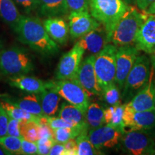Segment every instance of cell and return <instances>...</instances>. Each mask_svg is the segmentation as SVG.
Wrapping results in <instances>:
<instances>
[{
	"label": "cell",
	"instance_id": "1",
	"mask_svg": "<svg viewBox=\"0 0 155 155\" xmlns=\"http://www.w3.org/2000/svg\"><path fill=\"white\" fill-rule=\"evenodd\" d=\"M14 30L19 41L37 53L51 56L59 52L57 43L50 38L43 23L37 17L22 15Z\"/></svg>",
	"mask_w": 155,
	"mask_h": 155
},
{
	"label": "cell",
	"instance_id": "2",
	"mask_svg": "<svg viewBox=\"0 0 155 155\" xmlns=\"http://www.w3.org/2000/svg\"><path fill=\"white\" fill-rule=\"evenodd\" d=\"M146 19V15L129 6L114 28L110 37V42L117 48L131 45L134 43L137 32Z\"/></svg>",
	"mask_w": 155,
	"mask_h": 155
},
{
	"label": "cell",
	"instance_id": "3",
	"mask_svg": "<svg viewBox=\"0 0 155 155\" xmlns=\"http://www.w3.org/2000/svg\"><path fill=\"white\" fill-rule=\"evenodd\" d=\"M91 15L106 29L109 38L129 5L124 0H88Z\"/></svg>",
	"mask_w": 155,
	"mask_h": 155
},
{
	"label": "cell",
	"instance_id": "4",
	"mask_svg": "<svg viewBox=\"0 0 155 155\" xmlns=\"http://www.w3.org/2000/svg\"><path fill=\"white\" fill-rule=\"evenodd\" d=\"M34 69L32 56L25 48L13 46L0 53V73L9 78L27 75Z\"/></svg>",
	"mask_w": 155,
	"mask_h": 155
},
{
	"label": "cell",
	"instance_id": "5",
	"mask_svg": "<svg viewBox=\"0 0 155 155\" xmlns=\"http://www.w3.org/2000/svg\"><path fill=\"white\" fill-rule=\"evenodd\" d=\"M152 69V61L148 56L139 55L126 78L122 89L121 101L129 102L148 82Z\"/></svg>",
	"mask_w": 155,
	"mask_h": 155
},
{
	"label": "cell",
	"instance_id": "6",
	"mask_svg": "<svg viewBox=\"0 0 155 155\" xmlns=\"http://www.w3.org/2000/svg\"><path fill=\"white\" fill-rule=\"evenodd\" d=\"M117 47L108 43L96 55L94 69L97 81L103 90L106 86L115 83L116 55Z\"/></svg>",
	"mask_w": 155,
	"mask_h": 155
},
{
	"label": "cell",
	"instance_id": "7",
	"mask_svg": "<svg viewBox=\"0 0 155 155\" xmlns=\"http://www.w3.org/2000/svg\"><path fill=\"white\" fill-rule=\"evenodd\" d=\"M123 133L122 148L128 154H155V141L148 131L131 130Z\"/></svg>",
	"mask_w": 155,
	"mask_h": 155
},
{
	"label": "cell",
	"instance_id": "8",
	"mask_svg": "<svg viewBox=\"0 0 155 155\" xmlns=\"http://www.w3.org/2000/svg\"><path fill=\"white\" fill-rule=\"evenodd\" d=\"M53 88L61 98L86 113L89 106V96L79 83L73 80L53 81Z\"/></svg>",
	"mask_w": 155,
	"mask_h": 155
},
{
	"label": "cell",
	"instance_id": "9",
	"mask_svg": "<svg viewBox=\"0 0 155 155\" xmlns=\"http://www.w3.org/2000/svg\"><path fill=\"white\" fill-rule=\"evenodd\" d=\"M96 55H90L81 62L75 78V81L86 91L89 96H101L102 89L98 84L94 69Z\"/></svg>",
	"mask_w": 155,
	"mask_h": 155
},
{
	"label": "cell",
	"instance_id": "10",
	"mask_svg": "<svg viewBox=\"0 0 155 155\" xmlns=\"http://www.w3.org/2000/svg\"><path fill=\"white\" fill-rule=\"evenodd\" d=\"M139 51L135 46L125 45L117 48L116 55V80L115 83L122 91L128 74L132 68L139 56Z\"/></svg>",
	"mask_w": 155,
	"mask_h": 155
},
{
	"label": "cell",
	"instance_id": "11",
	"mask_svg": "<svg viewBox=\"0 0 155 155\" xmlns=\"http://www.w3.org/2000/svg\"><path fill=\"white\" fill-rule=\"evenodd\" d=\"M155 127V109L136 111L124 104L121 133L131 130L150 131Z\"/></svg>",
	"mask_w": 155,
	"mask_h": 155
},
{
	"label": "cell",
	"instance_id": "12",
	"mask_svg": "<svg viewBox=\"0 0 155 155\" xmlns=\"http://www.w3.org/2000/svg\"><path fill=\"white\" fill-rule=\"evenodd\" d=\"M84 50L78 44L62 56L55 72L57 80H72L75 76L82 62Z\"/></svg>",
	"mask_w": 155,
	"mask_h": 155
},
{
	"label": "cell",
	"instance_id": "13",
	"mask_svg": "<svg viewBox=\"0 0 155 155\" xmlns=\"http://www.w3.org/2000/svg\"><path fill=\"white\" fill-rule=\"evenodd\" d=\"M68 21L69 33L73 40L81 38L101 25L89 12H71Z\"/></svg>",
	"mask_w": 155,
	"mask_h": 155
},
{
	"label": "cell",
	"instance_id": "14",
	"mask_svg": "<svg viewBox=\"0 0 155 155\" xmlns=\"http://www.w3.org/2000/svg\"><path fill=\"white\" fill-rule=\"evenodd\" d=\"M121 131L117 128L106 125L91 129L88 137L97 150L113 148L119 144Z\"/></svg>",
	"mask_w": 155,
	"mask_h": 155
},
{
	"label": "cell",
	"instance_id": "15",
	"mask_svg": "<svg viewBox=\"0 0 155 155\" xmlns=\"http://www.w3.org/2000/svg\"><path fill=\"white\" fill-rule=\"evenodd\" d=\"M154 73L155 66L152 63V69L147 85L130 101L125 104L133 111H150L154 108Z\"/></svg>",
	"mask_w": 155,
	"mask_h": 155
},
{
	"label": "cell",
	"instance_id": "16",
	"mask_svg": "<svg viewBox=\"0 0 155 155\" xmlns=\"http://www.w3.org/2000/svg\"><path fill=\"white\" fill-rule=\"evenodd\" d=\"M109 42L106 29L101 24L98 28L79 39L76 44L81 46L89 55H96Z\"/></svg>",
	"mask_w": 155,
	"mask_h": 155
},
{
	"label": "cell",
	"instance_id": "17",
	"mask_svg": "<svg viewBox=\"0 0 155 155\" xmlns=\"http://www.w3.org/2000/svg\"><path fill=\"white\" fill-rule=\"evenodd\" d=\"M135 47L147 54L152 53L155 48V17L145 19L137 32L134 41Z\"/></svg>",
	"mask_w": 155,
	"mask_h": 155
},
{
	"label": "cell",
	"instance_id": "18",
	"mask_svg": "<svg viewBox=\"0 0 155 155\" xmlns=\"http://www.w3.org/2000/svg\"><path fill=\"white\" fill-rule=\"evenodd\" d=\"M9 84L22 91L39 94L45 89L53 87V81H44L38 78L23 75L9 78Z\"/></svg>",
	"mask_w": 155,
	"mask_h": 155
},
{
	"label": "cell",
	"instance_id": "19",
	"mask_svg": "<svg viewBox=\"0 0 155 155\" xmlns=\"http://www.w3.org/2000/svg\"><path fill=\"white\" fill-rule=\"evenodd\" d=\"M43 25L50 38L56 43L65 45L68 40L69 26L61 17H48Z\"/></svg>",
	"mask_w": 155,
	"mask_h": 155
},
{
	"label": "cell",
	"instance_id": "20",
	"mask_svg": "<svg viewBox=\"0 0 155 155\" xmlns=\"http://www.w3.org/2000/svg\"><path fill=\"white\" fill-rule=\"evenodd\" d=\"M38 10L41 16L61 17L69 12L66 0H38Z\"/></svg>",
	"mask_w": 155,
	"mask_h": 155
},
{
	"label": "cell",
	"instance_id": "21",
	"mask_svg": "<svg viewBox=\"0 0 155 155\" xmlns=\"http://www.w3.org/2000/svg\"><path fill=\"white\" fill-rule=\"evenodd\" d=\"M38 96L44 115L47 116L54 115L58 111L61 98L55 88L52 87L45 89Z\"/></svg>",
	"mask_w": 155,
	"mask_h": 155
},
{
	"label": "cell",
	"instance_id": "22",
	"mask_svg": "<svg viewBox=\"0 0 155 155\" xmlns=\"http://www.w3.org/2000/svg\"><path fill=\"white\" fill-rule=\"evenodd\" d=\"M5 100L15 104L25 111L36 116H44L40 105L39 96L37 94H30L20 98H5Z\"/></svg>",
	"mask_w": 155,
	"mask_h": 155
},
{
	"label": "cell",
	"instance_id": "23",
	"mask_svg": "<svg viewBox=\"0 0 155 155\" xmlns=\"http://www.w3.org/2000/svg\"><path fill=\"white\" fill-rule=\"evenodd\" d=\"M22 15L14 0H0V18L14 30Z\"/></svg>",
	"mask_w": 155,
	"mask_h": 155
},
{
	"label": "cell",
	"instance_id": "24",
	"mask_svg": "<svg viewBox=\"0 0 155 155\" xmlns=\"http://www.w3.org/2000/svg\"><path fill=\"white\" fill-rule=\"evenodd\" d=\"M58 115L59 117L63 118L77 126L88 127L86 119V113L69 103L64 102L62 104Z\"/></svg>",
	"mask_w": 155,
	"mask_h": 155
},
{
	"label": "cell",
	"instance_id": "25",
	"mask_svg": "<svg viewBox=\"0 0 155 155\" xmlns=\"http://www.w3.org/2000/svg\"><path fill=\"white\" fill-rule=\"evenodd\" d=\"M0 105L4 108V109L8 114L9 117L19 120L21 121H35L38 123L40 116L28 113L19 108V106L15 105L7 101L2 99V101H0Z\"/></svg>",
	"mask_w": 155,
	"mask_h": 155
},
{
	"label": "cell",
	"instance_id": "26",
	"mask_svg": "<svg viewBox=\"0 0 155 155\" xmlns=\"http://www.w3.org/2000/svg\"><path fill=\"white\" fill-rule=\"evenodd\" d=\"M104 111L101 106L96 103L89 104L86 112V119L91 129L102 127L105 124Z\"/></svg>",
	"mask_w": 155,
	"mask_h": 155
},
{
	"label": "cell",
	"instance_id": "27",
	"mask_svg": "<svg viewBox=\"0 0 155 155\" xmlns=\"http://www.w3.org/2000/svg\"><path fill=\"white\" fill-rule=\"evenodd\" d=\"M124 104L111 106L104 111V119L106 125L117 128L121 130L123 125V113Z\"/></svg>",
	"mask_w": 155,
	"mask_h": 155
},
{
	"label": "cell",
	"instance_id": "28",
	"mask_svg": "<svg viewBox=\"0 0 155 155\" xmlns=\"http://www.w3.org/2000/svg\"><path fill=\"white\" fill-rule=\"evenodd\" d=\"M88 127L59 128L53 130V139L55 142L64 144L71 139H74L81 132L88 131Z\"/></svg>",
	"mask_w": 155,
	"mask_h": 155
},
{
	"label": "cell",
	"instance_id": "29",
	"mask_svg": "<svg viewBox=\"0 0 155 155\" xmlns=\"http://www.w3.org/2000/svg\"><path fill=\"white\" fill-rule=\"evenodd\" d=\"M78 147L77 155L100 154V151L97 150L88 137V131L81 132L75 139Z\"/></svg>",
	"mask_w": 155,
	"mask_h": 155
},
{
	"label": "cell",
	"instance_id": "30",
	"mask_svg": "<svg viewBox=\"0 0 155 155\" xmlns=\"http://www.w3.org/2000/svg\"><path fill=\"white\" fill-rule=\"evenodd\" d=\"M22 139L14 136L6 135L0 137V144L11 154H22Z\"/></svg>",
	"mask_w": 155,
	"mask_h": 155
},
{
	"label": "cell",
	"instance_id": "31",
	"mask_svg": "<svg viewBox=\"0 0 155 155\" xmlns=\"http://www.w3.org/2000/svg\"><path fill=\"white\" fill-rule=\"evenodd\" d=\"M22 138L30 141L37 142L38 137V123L35 121H22L20 126Z\"/></svg>",
	"mask_w": 155,
	"mask_h": 155
},
{
	"label": "cell",
	"instance_id": "32",
	"mask_svg": "<svg viewBox=\"0 0 155 155\" xmlns=\"http://www.w3.org/2000/svg\"><path fill=\"white\" fill-rule=\"evenodd\" d=\"M102 96L104 99L110 106H116L121 104L120 90L116 83L106 86L102 90Z\"/></svg>",
	"mask_w": 155,
	"mask_h": 155
},
{
	"label": "cell",
	"instance_id": "33",
	"mask_svg": "<svg viewBox=\"0 0 155 155\" xmlns=\"http://www.w3.org/2000/svg\"><path fill=\"white\" fill-rule=\"evenodd\" d=\"M48 124L52 129H59V128H75V127H81L77 126L74 124L71 123L67 120L61 117H52L51 116H48Z\"/></svg>",
	"mask_w": 155,
	"mask_h": 155
},
{
	"label": "cell",
	"instance_id": "34",
	"mask_svg": "<svg viewBox=\"0 0 155 155\" xmlns=\"http://www.w3.org/2000/svg\"><path fill=\"white\" fill-rule=\"evenodd\" d=\"M70 12H89L88 0H66Z\"/></svg>",
	"mask_w": 155,
	"mask_h": 155
},
{
	"label": "cell",
	"instance_id": "35",
	"mask_svg": "<svg viewBox=\"0 0 155 155\" xmlns=\"http://www.w3.org/2000/svg\"><path fill=\"white\" fill-rule=\"evenodd\" d=\"M14 1L15 4L28 15L38 10V0H14Z\"/></svg>",
	"mask_w": 155,
	"mask_h": 155
},
{
	"label": "cell",
	"instance_id": "36",
	"mask_svg": "<svg viewBox=\"0 0 155 155\" xmlns=\"http://www.w3.org/2000/svg\"><path fill=\"white\" fill-rule=\"evenodd\" d=\"M55 141L53 139L50 138H40L37 141L38 144V154L47 155L49 154L50 150Z\"/></svg>",
	"mask_w": 155,
	"mask_h": 155
},
{
	"label": "cell",
	"instance_id": "37",
	"mask_svg": "<svg viewBox=\"0 0 155 155\" xmlns=\"http://www.w3.org/2000/svg\"><path fill=\"white\" fill-rule=\"evenodd\" d=\"M22 121L19 120L9 117L8 126H7V135L14 136L22 138L20 133V126Z\"/></svg>",
	"mask_w": 155,
	"mask_h": 155
},
{
	"label": "cell",
	"instance_id": "38",
	"mask_svg": "<svg viewBox=\"0 0 155 155\" xmlns=\"http://www.w3.org/2000/svg\"><path fill=\"white\" fill-rule=\"evenodd\" d=\"M22 154L33 155L38 154V144L37 142L30 141L22 139Z\"/></svg>",
	"mask_w": 155,
	"mask_h": 155
},
{
	"label": "cell",
	"instance_id": "39",
	"mask_svg": "<svg viewBox=\"0 0 155 155\" xmlns=\"http://www.w3.org/2000/svg\"><path fill=\"white\" fill-rule=\"evenodd\" d=\"M9 116L0 105V137L7 135V126H8Z\"/></svg>",
	"mask_w": 155,
	"mask_h": 155
},
{
	"label": "cell",
	"instance_id": "40",
	"mask_svg": "<svg viewBox=\"0 0 155 155\" xmlns=\"http://www.w3.org/2000/svg\"><path fill=\"white\" fill-rule=\"evenodd\" d=\"M38 137L39 139H53V130L48 124H38Z\"/></svg>",
	"mask_w": 155,
	"mask_h": 155
},
{
	"label": "cell",
	"instance_id": "41",
	"mask_svg": "<svg viewBox=\"0 0 155 155\" xmlns=\"http://www.w3.org/2000/svg\"><path fill=\"white\" fill-rule=\"evenodd\" d=\"M63 144L66 150V155H77L78 147L75 138L69 139Z\"/></svg>",
	"mask_w": 155,
	"mask_h": 155
},
{
	"label": "cell",
	"instance_id": "42",
	"mask_svg": "<svg viewBox=\"0 0 155 155\" xmlns=\"http://www.w3.org/2000/svg\"><path fill=\"white\" fill-rule=\"evenodd\" d=\"M50 155H66V150L63 144L55 142L50 149Z\"/></svg>",
	"mask_w": 155,
	"mask_h": 155
},
{
	"label": "cell",
	"instance_id": "43",
	"mask_svg": "<svg viewBox=\"0 0 155 155\" xmlns=\"http://www.w3.org/2000/svg\"><path fill=\"white\" fill-rule=\"evenodd\" d=\"M136 5L141 10H146L150 6L155 2V0H134Z\"/></svg>",
	"mask_w": 155,
	"mask_h": 155
},
{
	"label": "cell",
	"instance_id": "44",
	"mask_svg": "<svg viewBox=\"0 0 155 155\" xmlns=\"http://www.w3.org/2000/svg\"><path fill=\"white\" fill-rule=\"evenodd\" d=\"M145 11H146L147 14L155 15V2L153 4H152Z\"/></svg>",
	"mask_w": 155,
	"mask_h": 155
},
{
	"label": "cell",
	"instance_id": "45",
	"mask_svg": "<svg viewBox=\"0 0 155 155\" xmlns=\"http://www.w3.org/2000/svg\"><path fill=\"white\" fill-rule=\"evenodd\" d=\"M10 152H9L7 150L0 144V155H10Z\"/></svg>",
	"mask_w": 155,
	"mask_h": 155
},
{
	"label": "cell",
	"instance_id": "46",
	"mask_svg": "<svg viewBox=\"0 0 155 155\" xmlns=\"http://www.w3.org/2000/svg\"><path fill=\"white\" fill-rule=\"evenodd\" d=\"M150 55H151V61H152V63L153 65L155 66V48L153 50V51L152 52V53H151Z\"/></svg>",
	"mask_w": 155,
	"mask_h": 155
},
{
	"label": "cell",
	"instance_id": "47",
	"mask_svg": "<svg viewBox=\"0 0 155 155\" xmlns=\"http://www.w3.org/2000/svg\"><path fill=\"white\" fill-rule=\"evenodd\" d=\"M4 49V44L2 41L1 40H0V53L2 52V50Z\"/></svg>",
	"mask_w": 155,
	"mask_h": 155
},
{
	"label": "cell",
	"instance_id": "48",
	"mask_svg": "<svg viewBox=\"0 0 155 155\" xmlns=\"http://www.w3.org/2000/svg\"><path fill=\"white\" fill-rule=\"evenodd\" d=\"M124 1L127 4V5H129V4H131V3H132L134 1V0H124Z\"/></svg>",
	"mask_w": 155,
	"mask_h": 155
},
{
	"label": "cell",
	"instance_id": "49",
	"mask_svg": "<svg viewBox=\"0 0 155 155\" xmlns=\"http://www.w3.org/2000/svg\"><path fill=\"white\" fill-rule=\"evenodd\" d=\"M7 94H0V98L1 97H5V96H7Z\"/></svg>",
	"mask_w": 155,
	"mask_h": 155
},
{
	"label": "cell",
	"instance_id": "50",
	"mask_svg": "<svg viewBox=\"0 0 155 155\" xmlns=\"http://www.w3.org/2000/svg\"><path fill=\"white\" fill-rule=\"evenodd\" d=\"M154 108H155V81H154Z\"/></svg>",
	"mask_w": 155,
	"mask_h": 155
}]
</instances>
